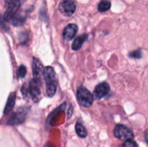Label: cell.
Masks as SVG:
<instances>
[{"label": "cell", "instance_id": "11", "mask_svg": "<svg viewBox=\"0 0 148 147\" xmlns=\"http://www.w3.org/2000/svg\"><path fill=\"white\" fill-rule=\"evenodd\" d=\"M88 35L86 34H82L81 35L78 36L74 40L73 43H72V48L74 50H78L79 49H80L82 48V44L85 43V41L86 40Z\"/></svg>", "mask_w": 148, "mask_h": 147}, {"label": "cell", "instance_id": "8", "mask_svg": "<svg viewBox=\"0 0 148 147\" xmlns=\"http://www.w3.org/2000/svg\"><path fill=\"white\" fill-rule=\"evenodd\" d=\"M78 31L77 25L75 24H69L63 30L62 35L64 40H71L75 37Z\"/></svg>", "mask_w": 148, "mask_h": 147}, {"label": "cell", "instance_id": "18", "mask_svg": "<svg viewBox=\"0 0 148 147\" xmlns=\"http://www.w3.org/2000/svg\"><path fill=\"white\" fill-rule=\"evenodd\" d=\"M72 111H73V108H72V106H70V108L68 110V118H70L72 116Z\"/></svg>", "mask_w": 148, "mask_h": 147}, {"label": "cell", "instance_id": "5", "mask_svg": "<svg viewBox=\"0 0 148 147\" xmlns=\"http://www.w3.org/2000/svg\"><path fill=\"white\" fill-rule=\"evenodd\" d=\"M76 10V6L72 0H64L59 6V11L66 17L72 15Z\"/></svg>", "mask_w": 148, "mask_h": 147}, {"label": "cell", "instance_id": "10", "mask_svg": "<svg viewBox=\"0 0 148 147\" xmlns=\"http://www.w3.org/2000/svg\"><path fill=\"white\" fill-rule=\"evenodd\" d=\"M16 99V93L15 92H12L10 95L8 99H7V103H6L5 108H4V115H7L10 113V111L12 110L13 107H14V103H15Z\"/></svg>", "mask_w": 148, "mask_h": 147}, {"label": "cell", "instance_id": "9", "mask_svg": "<svg viewBox=\"0 0 148 147\" xmlns=\"http://www.w3.org/2000/svg\"><path fill=\"white\" fill-rule=\"evenodd\" d=\"M43 66L38 59L33 58V74L34 78L40 79L42 74H43Z\"/></svg>", "mask_w": 148, "mask_h": 147}, {"label": "cell", "instance_id": "16", "mask_svg": "<svg viewBox=\"0 0 148 147\" xmlns=\"http://www.w3.org/2000/svg\"><path fill=\"white\" fill-rule=\"evenodd\" d=\"M122 147H138V146H137V143L135 141L132 139H130L127 140L124 143V144L122 145Z\"/></svg>", "mask_w": 148, "mask_h": 147}, {"label": "cell", "instance_id": "15", "mask_svg": "<svg viewBox=\"0 0 148 147\" xmlns=\"http://www.w3.org/2000/svg\"><path fill=\"white\" fill-rule=\"evenodd\" d=\"M129 56L131 58H132V59H140V58H142L143 53H142L141 50H137L130 53Z\"/></svg>", "mask_w": 148, "mask_h": 147}, {"label": "cell", "instance_id": "17", "mask_svg": "<svg viewBox=\"0 0 148 147\" xmlns=\"http://www.w3.org/2000/svg\"><path fill=\"white\" fill-rule=\"evenodd\" d=\"M4 21H5V20H4V19L2 17L1 14H0V27H1V28L7 30V25L5 24V22Z\"/></svg>", "mask_w": 148, "mask_h": 147}, {"label": "cell", "instance_id": "12", "mask_svg": "<svg viewBox=\"0 0 148 147\" xmlns=\"http://www.w3.org/2000/svg\"><path fill=\"white\" fill-rule=\"evenodd\" d=\"M75 130H76L77 134L79 137H81V138H85L87 136V135H88L86 128L84 127V125H82L80 120H78L77 122L76 125H75Z\"/></svg>", "mask_w": 148, "mask_h": 147}, {"label": "cell", "instance_id": "1", "mask_svg": "<svg viewBox=\"0 0 148 147\" xmlns=\"http://www.w3.org/2000/svg\"><path fill=\"white\" fill-rule=\"evenodd\" d=\"M43 77L46 84V94L52 97L56 94L57 89V80L56 73L51 66H46L43 70Z\"/></svg>", "mask_w": 148, "mask_h": 147}, {"label": "cell", "instance_id": "19", "mask_svg": "<svg viewBox=\"0 0 148 147\" xmlns=\"http://www.w3.org/2000/svg\"><path fill=\"white\" fill-rule=\"evenodd\" d=\"M145 141L148 143V132H146L145 134Z\"/></svg>", "mask_w": 148, "mask_h": 147}, {"label": "cell", "instance_id": "14", "mask_svg": "<svg viewBox=\"0 0 148 147\" xmlns=\"http://www.w3.org/2000/svg\"><path fill=\"white\" fill-rule=\"evenodd\" d=\"M17 76L20 78H23L25 77V76L26 75V73H27V69H26V67L24 66V65H21V66H19L18 69H17Z\"/></svg>", "mask_w": 148, "mask_h": 147}, {"label": "cell", "instance_id": "20", "mask_svg": "<svg viewBox=\"0 0 148 147\" xmlns=\"http://www.w3.org/2000/svg\"><path fill=\"white\" fill-rule=\"evenodd\" d=\"M44 147H53V145H51V144H47L46 146H45Z\"/></svg>", "mask_w": 148, "mask_h": 147}, {"label": "cell", "instance_id": "6", "mask_svg": "<svg viewBox=\"0 0 148 147\" xmlns=\"http://www.w3.org/2000/svg\"><path fill=\"white\" fill-rule=\"evenodd\" d=\"M110 91V86L106 82H102L95 86L93 92V97L95 99H100L106 96Z\"/></svg>", "mask_w": 148, "mask_h": 147}, {"label": "cell", "instance_id": "3", "mask_svg": "<svg viewBox=\"0 0 148 147\" xmlns=\"http://www.w3.org/2000/svg\"><path fill=\"white\" fill-rule=\"evenodd\" d=\"M40 85L41 82L40 79L33 78L27 85L28 89V96H30L34 102H37L40 95Z\"/></svg>", "mask_w": 148, "mask_h": 147}, {"label": "cell", "instance_id": "13", "mask_svg": "<svg viewBox=\"0 0 148 147\" xmlns=\"http://www.w3.org/2000/svg\"><path fill=\"white\" fill-rule=\"evenodd\" d=\"M111 8V2L108 0H103L98 4V11L101 12H104L108 11Z\"/></svg>", "mask_w": 148, "mask_h": 147}, {"label": "cell", "instance_id": "2", "mask_svg": "<svg viewBox=\"0 0 148 147\" xmlns=\"http://www.w3.org/2000/svg\"><path fill=\"white\" fill-rule=\"evenodd\" d=\"M77 96L79 103L85 108H90L93 102V96L84 86H79L77 92Z\"/></svg>", "mask_w": 148, "mask_h": 147}, {"label": "cell", "instance_id": "7", "mask_svg": "<svg viewBox=\"0 0 148 147\" xmlns=\"http://www.w3.org/2000/svg\"><path fill=\"white\" fill-rule=\"evenodd\" d=\"M26 115H27V112L25 111L24 110L14 112L10 117V118L7 120V124L10 125H19V124L24 122Z\"/></svg>", "mask_w": 148, "mask_h": 147}, {"label": "cell", "instance_id": "4", "mask_svg": "<svg viewBox=\"0 0 148 147\" xmlns=\"http://www.w3.org/2000/svg\"><path fill=\"white\" fill-rule=\"evenodd\" d=\"M114 135L116 138L121 140H130L134 136L132 131L124 125H117L114 128Z\"/></svg>", "mask_w": 148, "mask_h": 147}]
</instances>
